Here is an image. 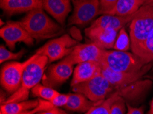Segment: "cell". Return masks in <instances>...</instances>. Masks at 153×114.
Listing matches in <instances>:
<instances>
[{"mask_svg":"<svg viewBox=\"0 0 153 114\" xmlns=\"http://www.w3.org/2000/svg\"><path fill=\"white\" fill-rule=\"evenodd\" d=\"M117 96L116 92H114L111 96L104 101L96 104L89 110L86 114H110V107L111 104Z\"/></svg>","mask_w":153,"mask_h":114,"instance_id":"cell-23","label":"cell"},{"mask_svg":"<svg viewBox=\"0 0 153 114\" xmlns=\"http://www.w3.org/2000/svg\"><path fill=\"white\" fill-rule=\"evenodd\" d=\"M100 73V64L98 62L89 61L77 64L74 69L71 87L78 83L85 82Z\"/></svg>","mask_w":153,"mask_h":114,"instance_id":"cell-15","label":"cell"},{"mask_svg":"<svg viewBox=\"0 0 153 114\" xmlns=\"http://www.w3.org/2000/svg\"><path fill=\"white\" fill-rule=\"evenodd\" d=\"M139 57L146 64L153 62V29L147 37Z\"/></svg>","mask_w":153,"mask_h":114,"instance_id":"cell-22","label":"cell"},{"mask_svg":"<svg viewBox=\"0 0 153 114\" xmlns=\"http://www.w3.org/2000/svg\"><path fill=\"white\" fill-rule=\"evenodd\" d=\"M77 41L70 36L65 34L59 38L48 42L36 51V54L47 57L49 63L65 58L70 54Z\"/></svg>","mask_w":153,"mask_h":114,"instance_id":"cell-6","label":"cell"},{"mask_svg":"<svg viewBox=\"0 0 153 114\" xmlns=\"http://www.w3.org/2000/svg\"><path fill=\"white\" fill-rule=\"evenodd\" d=\"M126 103L122 97L118 96L110 107V114H125Z\"/></svg>","mask_w":153,"mask_h":114,"instance_id":"cell-26","label":"cell"},{"mask_svg":"<svg viewBox=\"0 0 153 114\" xmlns=\"http://www.w3.org/2000/svg\"><path fill=\"white\" fill-rule=\"evenodd\" d=\"M43 8L61 24L71 11L70 0H43Z\"/></svg>","mask_w":153,"mask_h":114,"instance_id":"cell-16","label":"cell"},{"mask_svg":"<svg viewBox=\"0 0 153 114\" xmlns=\"http://www.w3.org/2000/svg\"><path fill=\"white\" fill-rule=\"evenodd\" d=\"M52 108H54V107L52 103H51V101L39 99V104L36 108L18 114H36V113L49 110V109Z\"/></svg>","mask_w":153,"mask_h":114,"instance_id":"cell-27","label":"cell"},{"mask_svg":"<svg viewBox=\"0 0 153 114\" xmlns=\"http://www.w3.org/2000/svg\"><path fill=\"white\" fill-rule=\"evenodd\" d=\"M25 51L22 50L17 53H13L8 51L5 46L1 45L0 46V63H4L11 60H17L24 55Z\"/></svg>","mask_w":153,"mask_h":114,"instance_id":"cell-25","label":"cell"},{"mask_svg":"<svg viewBox=\"0 0 153 114\" xmlns=\"http://www.w3.org/2000/svg\"><path fill=\"white\" fill-rule=\"evenodd\" d=\"M151 79L153 81V78H152ZM148 114H153V99L150 102V109L148 111Z\"/></svg>","mask_w":153,"mask_h":114,"instance_id":"cell-32","label":"cell"},{"mask_svg":"<svg viewBox=\"0 0 153 114\" xmlns=\"http://www.w3.org/2000/svg\"><path fill=\"white\" fill-rule=\"evenodd\" d=\"M135 16H127V17H120V16L103 15L100 17L97 18L92 23L91 27H100V28L113 29L120 31L127 23L131 22Z\"/></svg>","mask_w":153,"mask_h":114,"instance_id":"cell-17","label":"cell"},{"mask_svg":"<svg viewBox=\"0 0 153 114\" xmlns=\"http://www.w3.org/2000/svg\"><path fill=\"white\" fill-rule=\"evenodd\" d=\"M128 111L126 114H144L143 107H133L129 103H126Z\"/></svg>","mask_w":153,"mask_h":114,"instance_id":"cell-30","label":"cell"},{"mask_svg":"<svg viewBox=\"0 0 153 114\" xmlns=\"http://www.w3.org/2000/svg\"><path fill=\"white\" fill-rule=\"evenodd\" d=\"M0 36L5 41L10 49H14L17 43H24L27 45H32L34 39L29 34L19 21H8L0 29Z\"/></svg>","mask_w":153,"mask_h":114,"instance_id":"cell-10","label":"cell"},{"mask_svg":"<svg viewBox=\"0 0 153 114\" xmlns=\"http://www.w3.org/2000/svg\"><path fill=\"white\" fill-rule=\"evenodd\" d=\"M74 65L67 57L59 63L51 65L48 73L43 76V84L50 88L61 85L70 77L73 73Z\"/></svg>","mask_w":153,"mask_h":114,"instance_id":"cell-9","label":"cell"},{"mask_svg":"<svg viewBox=\"0 0 153 114\" xmlns=\"http://www.w3.org/2000/svg\"><path fill=\"white\" fill-rule=\"evenodd\" d=\"M3 25V22H2V20L1 19V25Z\"/></svg>","mask_w":153,"mask_h":114,"instance_id":"cell-34","label":"cell"},{"mask_svg":"<svg viewBox=\"0 0 153 114\" xmlns=\"http://www.w3.org/2000/svg\"><path fill=\"white\" fill-rule=\"evenodd\" d=\"M118 0H100V15H108L113 10Z\"/></svg>","mask_w":153,"mask_h":114,"instance_id":"cell-28","label":"cell"},{"mask_svg":"<svg viewBox=\"0 0 153 114\" xmlns=\"http://www.w3.org/2000/svg\"><path fill=\"white\" fill-rule=\"evenodd\" d=\"M38 104L39 99L3 104L0 107V114H18L36 108Z\"/></svg>","mask_w":153,"mask_h":114,"instance_id":"cell-20","label":"cell"},{"mask_svg":"<svg viewBox=\"0 0 153 114\" xmlns=\"http://www.w3.org/2000/svg\"><path fill=\"white\" fill-rule=\"evenodd\" d=\"M100 63L113 71L124 73L140 72L148 65L133 53L105 49Z\"/></svg>","mask_w":153,"mask_h":114,"instance_id":"cell-4","label":"cell"},{"mask_svg":"<svg viewBox=\"0 0 153 114\" xmlns=\"http://www.w3.org/2000/svg\"><path fill=\"white\" fill-rule=\"evenodd\" d=\"M74 12L69 25H85L100 15V0H72Z\"/></svg>","mask_w":153,"mask_h":114,"instance_id":"cell-8","label":"cell"},{"mask_svg":"<svg viewBox=\"0 0 153 114\" xmlns=\"http://www.w3.org/2000/svg\"><path fill=\"white\" fill-rule=\"evenodd\" d=\"M0 6L4 13L12 15L43 8V0H1Z\"/></svg>","mask_w":153,"mask_h":114,"instance_id":"cell-14","label":"cell"},{"mask_svg":"<svg viewBox=\"0 0 153 114\" xmlns=\"http://www.w3.org/2000/svg\"><path fill=\"white\" fill-rule=\"evenodd\" d=\"M103 51L104 49L99 47L95 43L80 44L74 46L72 51L67 57L74 64L89 61L100 62Z\"/></svg>","mask_w":153,"mask_h":114,"instance_id":"cell-12","label":"cell"},{"mask_svg":"<svg viewBox=\"0 0 153 114\" xmlns=\"http://www.w3.org/2000/svg\"><path fill=\"white\" fill-rule=\"evenodd\" d=\"M153 29V6L146 4L135 14L130 25L131 49L139 56L147 37Z\"/></svg>","mask_w":153,"mask_h":114,"instance_id":"cell-3","label":"cell"},{"mask_svg":"<svg viewBox=\"0 0 153 114\" xmlns=\"http://www.w3.org/2000/svg\"><path fill=\"white\" fill-rule=\"evenodd\" d=\"M151 0H118L117 4L108 15L127 17L133 15Z\"/></svg>","mask_w":153,"mask_h":114,"instance_id":"cell-18","label":"cell"},{"mask_svg":"<svg viewBox=\"0 0 153 114\" xmlns=\"http://www.w3.org/2000/svg\"><path fill=\"white\" fill-rule=\"evenodd\" d=\"M118 32L115 29L89 27L85 29L86 36L102 49H113Z\"/></svg>","mask_w":153,"mask_h":114,"instance_id":"cell-13","label":"cell"},{"mask_svg":"<svg viewBox=\"0 0 153 114\" xmlns=\"http://www.w3.org/2000/svg\"><path fill=\"white\" fill-rule=\"evenodd\" d=\"M100 102L102 101H91L88 99L85 95L80 93L75 92L74 94H69L68 103L64 107L69 111L87 112L93 107L96 106Z\"/></svg>","mask_w":153,"mask_h":114,"instance_id":"cell-19","label":"cell"},{"mask_svg":"<svg viewBox=\"0 0 153 114\" xmlns=\"http://www.w3.org/2000/svg\"><path fill=\"white\" fill-rule=\"evenodd\" d=\"M69 98V94H60L57 96L54 100L51 101L54 107H65V105L68 103Z\"/></svg>","mask_w":153,"mask_h":114,"instance_id":"cell-29","label":"cell"},{"mask_svg":"<svg viewBox=\"0 0 153 114\" xmlns=\"http://www.w3.org/2000/svg\"><path fill=\"white\" fill-rule=\"evenodd\" d=\"M131 48V38L123 27L118 32L116 40L114 44V50L120 51H127Z\"/></svg>","mask_w":153,"mask_h":114,"instance_id":"cell-24","label":"cell"},{"mask_svg":"<svg viewBox=\"0 0 153 114\" xmlns=\"http://www.w3.org/2000/svg\"><path fill=\"white\" fill-rule=\"evenodd\" d=\"M36 114H67V113L65 112L64 111H62L61 109H59V107H54V108L49 109V110L36 113Z\"/></svg>","mask_w":153,"mask_h":114,"instance_id":"cell-31","label":"cell"},{"mask_svg":"<svg viewBox=\"0 0 153 114\" xmlns=\"http://www.w3.org/2000/svg\"><path fill=\"white\" fill-rule=\"evenodd\" d=\"M48 62L47 57L36 53L35 58L25 69L19 88L11 94L3 104L27 101L30 91L43 79Z\"/></svg>","mask_w":153,"mask_h":114,"instance_id":"cell-2","label":"cell"},{"mask_svg":"<svg viewBox=\"0 0 153 114\" xmlns=\"http://www.w3.org/2000/svg\"><path fill=\"white\" fill-rule=\"evenodd\" d=\"M148 4H150V5H152L153 6V0H151V1H150L148 3Z\"/></svg>","mask_w":153,"mask_h":114,"instance_id":"cell-33","label":"cell"},{"mask_svg":"<svg viewBox=\"0 0 153 114\" xmlns=\"http://www.w3.org/2000/svg\"><path fill=\"white\" fill-rule=\"evenodd\" d=\"M32 93L34 96L40 97L45 101H52L56 97L59 96L60 93L56 90L53 89L52 88L48 87L44 85L38 83L32 89Z\"/></svg>","mask_w":153,"mask_h":114,"instance_id":"cell-21","label":"cell"},{"mask_svg":"<svg viewBox=\"0 0 153 114\" xmlns=\"http://www.w3.org/2000/svg\"><path fill=\"white\" fill-rule=\"evenodd\" d=\"M35 57L36 54L24 62H10L2 67L0 75L1 85L9 94H13L17 91L21 86L25 68Z\"/></svg>","mask_w":153,"mask_h":114,"instance_id":"cell-7","label":"cell"},{"mask_svg":"<svg viewBox=\"0 0 153 114\" xmlns=\"http://www.w3.org/2000/svg\"><path fill=\"white\" fill-rule=\"evenodd\" d=\"M43 8L30 11L19 21L22 27L36 40H44L61 34L62 28L48 17Z\"/></svg>","mask_w":153,"mask_h":114,"instance_id":"cell-1","label":"cell"},{"mask_svg":"<svg viewBox=\"0 0 153 114\" xmlns=\"http://www.w3.org/2000/svg\"><path fill=\"white\" fill-rule=\"evenodd\" d=\"M74 92L80 93L94 102L102 101L115 92V88L102 74L99 73L91 79L72 86Z\"/></svg>","mask_w":153,"mask_h":114,"instance_id":"cell-5","label":"cell"},{"mask_svg":"<svg viewBox=\"0 0 153 114\" xmlns=\"http://www.w3.org/2000/svg\"><path fill=\"white\" fill-rule=\"evenodd\" d=\"M150 67L148 64L143 70L137 73H124L114 71L100 64V73L115 88V91L132 83L140 81Z\"/></svg>","mask_w":153,"mask_h":114,"instance_id":"cell-11","label":"cell"}]
</instances>
